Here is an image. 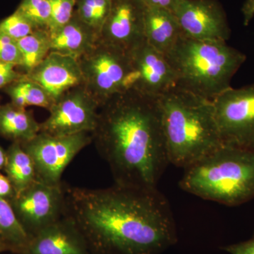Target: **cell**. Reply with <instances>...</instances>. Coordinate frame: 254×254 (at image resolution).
Listing matches in <instances>:
<instances>
[{
	"instance_id": "obj_1",
	"label": "cell",
	"mask_w": 254,
	"mask_h": 254,
	"mask_svg": "<svg viewBox=\"0 0 254 254\" xmlns=\"http://www.w3.org/2000/svg\"><path fill=\"white\" fill-rule=\"evenodd\" d=\"M66 213L91 254H160L177 242L168 200L158 189L114 185L66 187Z\"/></svg>"
},
{
	"instance_id": "obj_2",
	"label": "cell",
	"mask_w": 254,
	"mask_h": 254,
	"mask_svg": "<svg viewBox=\"0 0 254 254\" xmlns=\"http://www.w3.org/2000/svg\"><path fill=\"white\" fill-rule=\"evenodd\" d=\"M115 185L153 190L168 165L158 98L127 90L100 107L91 132Z\"/></svg>"
},
{
	"instance_id": "obj_3",
	"label": "cell",
	"mask_w": 254,
	"mask_h": 254,
	"mask_svg": "<svg viewBox=\"0 0 254 254\" xmlns=\"http://www.w3.org/2000/svg\"><path fill=\"white\" fill-rule=\"evenodd\" d=\"M158 100L169 163L185 170L222 144L212 100L178 87Z\"/></svg>"
},
{
	"instance_id": "obj_4",
	"label": "cell",
	"mask_w": 254,
	"mask_h": 254,
	"mask_svg": "<svg viewBox=\"0 0 254 254\" xmlns=\"http://www.w3.org/2000/svg\"><path fill=\"white\" fill-rule=\"evenodd\" d=\"M180 187L220 204L245 203L254 198V150L222 144L185 168Z\"/></svg>"
},
{
	"instance_id": "obj_5",
	"label": "cell",
	"mask_w": 254,
	"mask_h": 254,
	"mask_svg": "<svg viewBox=\"0 0 254 254\" xmlns=\"http://www.w3.org/2000/svg\"><path fill=\"white\" fill-rule=\"evenodd\" d=\"M165 57L176 74V87L210 100L231 88L247 59L226 42L199 41L183 33Z\"/></svg>"
},
{
	"instance_id": "obj_6",
	"label": "cell",
	"mask_w": 254,
	"mask_h": 254,
	"mask_svg": "<svg viewBox=\"0 0 254 254\" xmlns=\"http://www.w3.org/2000/svg\"><path fill=\"white\" fill-rule=\"evenodd\" d=\"M83 86L100 107L114 95L129 89L130 53L100 41L78 59Z\"/></svg>"
},
{
	"instance_id": "obj_7",
	"label": "cell",
	"mask_w": 254,
	"mask_h": 254,
	"mask_svg": "<svg viewBox=\"0 0 254 254\" xmlns=\"http://www.w3.org/2000/svg\"><path fill=\"white\" fill-rule=\"evenodd\" d=\"M212 103L222 144L254 150V84L231 87Z\"/></svg>"
},
{
	"instance_id": "obj_8",
	"label": "cell",
	"mask_w": 254,
	"mask_h": 254,
	"mask_svg": "<svg viewBox=\"0 0 254 254\" xmlns=\"http://www.w3.org/2000/svg\"><path fill=\"white\" fill-rule=\"evenodd\" d=\"M91 143L90 132L61 136L40 132L31 141L21 144L34 162L37 180L59 185L63 184L62 177L66 167Z\"/></svg>"
},
{
	"instance_id": "obj_9",
	"label": "cell",
	"mask_w": 254,
	"mask_h": 254,
	"mask_svg": "<svg viewBox=\"0 0 254 254\" xmlns=\"http://www.w3.org/2000/svg\"><path fill=\"white\" fill-rule=\"evenodd\" d=\"M9 201L31 238L66 215V187L37 180Z\"/></svg>"
},
{
	"instance_id": "obj_10",
	"label": "cell",
	"mask_w": 254,
	"mask_h": 254,
	"mask_svg": "<svg viewBox=\"0 0 254 254\" xmlns=\"http://www.w3.org/2000/svg\"><path fill=\"white\" fill-rule=\"evenodd\" d=\"M100 105L83 85L66 92L50 107L41 123V131L52 136H68L94 129Z\"/></svg>"
},
{
	"instance_id": "obj_11",
	"label": "cell",
	"mask_w": 254,
	"mask_h": 254,
	"mask_svg": "<svg viewBox=\"0 0 254 254\" xmlns=\"http://www.w3.org/2000/svg\"><path fill=\"white\" fill-rule=\"evenodd\" d=\"M173 13L189 38L222 42L230 38L226 13L218 0H180Z\"/></svg>"
},
{
	"instance_id": "obj_12",
	"label": "cell",
	"mask_w": 254,
	"mask_h": 254,
	"mask_svg": "<svg viewBox=\"0 0 254 254\" xmlns=\"http://www.w3.org/2000/svg\"><path fill=\"white\" fill-rule=\"evenodd\" d=\"M129 53L132 66L129 89L158 98L177 86L176 74L166 57L146 41Z\"/></svg>"
},
{
	"instance_id": "obj_13",
	"label": "cell",
	"mask_w": 254,
	"mask_h": 254,
	"mask_svg": "<svg viewBox=\"0 0 254 254\" xmlns=\"http://www.w3.org/2000/svg\"><path fill=\"white\" fill-rule=\"evenodd\" d=\"M145 5L142 0H113L100 40L130 53L145 41Z\"/></svg>"
},
{
	"instance_id": "obj_14",
	"label": "cell",
	"mask_w": 254,
	"mask_h": 254,
	"mask_svg": "<svg viewBox=\"0 0 254 254\" xmlns=\"http://www.w3.org/2000/svg\"><path fill=\"white\" fill-rule=\"evenodd\" d=\"M25 75L41 86L53 103L71 88L83 84L78 60L56 52H50L31 72Z\"/></svg>"
},
{
	"instance_id": "obj_15",
	"label": "cell",
	"mask_w": 254,
	"mask_h": 254,
	"mask_svg": "<svg viewBox=\"0 0 254 254\" xmlns=\"http://www.w3.org/2000/svg\"><path fill=\"white\" fill-rule=\"evenodd\" d=\"M21 254H91L86 239L66 215L32 237Z\"/></svg>"
},
{
	"instance_id": "obj_16",
	"label": "cell",
	"mask_w": 254,
	"mask_h": 254,
	"mask_svg": "<svg viewBox=\"0 0 254 254\" xmlns=\"http://www.w3.org/2000/svg\"><path fill=\"white\" fill-rule=\"evenodd\" d=\"M49 32L51 51L78 59L95 46L100 36L78 17L72 18L63 26Z\"/></svg>"
},
{
	"instance_id": "obj_17",
	"label": "cell",
	"mask_w": 254,
	"mask_h": 254,
	"mask_svg": "<svg viewBox=\"0 0 254 254\" xmlns=\"http://www.w3.org/2000/svg\"><path fill=\"white\" fill-rule=\"evenodd\" d=\"M182 35L181 28L173 11L160 8H145V38L150 46L166 55Z\"/></svg>"
},
{
	"instance_id": "obj_18",
	"label": "cell",
	"mask_w": 254,
	"mask_h": 254,
	"mask_svg": "<svg viewBox=\"0 0 254 254\" xmlns=\"http://www.w3.org/2000/svg\"><path fill=\"white\" fill-rule=\"evenodd\" d=\"M41 131L32 112L10 103L0 105V136L11 143L31 141Z\"/></svg>"
},
{
	"instance_id": "obj_19",
	"label": "cell",
	"mask_w": 254,
	"mask_h": 254,
	"mask_svg": "<svg viewBox=\"0 0 254 254\" xmlns=\"http://www.w3.org/2000/svg\"><path fill=\"white\" fill-rule=\"evenodd\" d=\"M6 151L5 175L17 195L37 181L36 167L33 159L18 142L11 143Z\"/></svg>"
},
{
	"instance_id": "obj_20",
	"label": "cell",
	"mask_w": 254,
	"mask_h": 254,
	"mask_svg": "<svg viewBox=\"0 0 254 254\" xmlns=\"http://www.w3.org/2000/svg\"><path fill=\"white\" fill-rule=\"evenodd\" d=\"M30 240L9 200L0 198V245L10 252L21 254Z\"/></svg>"
},
{
	"instance_id": "obj_21",
	"label": "cell",
	"mask_w": 254,
	"mask_h": 254,
	"mask_svg": "<svg viewBox=\"0 0 254 254\" xmlns=\"http://www.w3.org/2000/svg\"><path fill=\"white\" fill-rule=\"evenodd\" d=\"M3 89L11 99V103L21 108L37 106L49 110L53 104V100L42 86L26 75Z\"/></svg>"
},
{
	"instance_id": "obj_22",
	"label": "cell",
	"mask_w": 254,
	"mask_h": 254,
	"mask_svg": "<svg viewBox=\"0 0 254 254\" xmlns=\"http://www.w3.org/2000/svg\"><path fill=\"white\" fill-rule=\"evenodd\" d=\"M17 43L22 57V64L20 68L23 70V74L31 72L51 51L49 32L44 28L36 29Z\"/></svg>"
},
{
	"instance_id": "obj_23",
	"label": "cell",
	"mask_w": 254,
	"mask_h": 254,
	"mask_svg": "<svg viewBox=\"0 0 254 254\" xmlns=\"http://www.w3.org/2000/svg\"><path fill=\"white\" fill-rule=\"evenodd\" d=\"M113 0H76L75 11L83 22L100 35L111 10Z\"/></svg>"
},
{
	"instance_id": "obj_24",
	"label": "cell",
	"mask_w": 254,
	"mask_h": 254,
	"mask_svg": "<svg viewBox=\"0 0 254 254\" xmlns=\"http://www.w3.org/2000/svg\"><path fill=\"white\" fill-rule=\"evenodd\" d=\"M23 16L38 28L48 30L50 17V0H21L17 7Z\"/></svg>"
},
{
	"instance_id": "obj_25",
	"label": "cell",
	"mask_w": 254,
	"mask_h": 254,
	"mask_svg": "<svg viewBox=\"0 0 254 254\" xmlns=\"http://www.w3.org/2000/svg\"><path fill=\"white\" fill-rule=\"evenodd\" d=\"M36 29L38 28L34 23L17 10L0 21V31L16 41L29 36Z\"/></svg>"
},
{
	"instance_id": "obj_26",
	"label": "cell",
	"mask_w": 254,
	"mask_h": 254,
	"mask_svg": "<svg viewBox=\"0 0 254 254\" xmlns=\"http://www.w3.org/2000/svg\"><path fill=\"white\" fill-rule=\"evenodd\" d=\"M76 0H50V17L48 31L58 29L72 18Z\"/></svg>"
},
{
	"instance_id": "obj_27",
	"label": "cell",
	"mask_w": 254,
	"mask_h": 254,
	"mask_svg": "<svg viewBox=\"0 0 254 254\" xmlns=\"http://www.w3.org/2000/svg\"><path fill=\"white\" fill-rule=\"evenodd\" d=\"M0 61L12 64L17 67L22 64V57L17 41L0 31Z\"/></svg>"
},
{
	"instance_id": "obj_28",
	"label": "cell",
	"mask_w": 254,
	"mask_h": 254,
	"mask_svg": "<svg viewBox=\"0 0 254 254\" xmlns=\"http://www.w3.org/2000/svg\"><path fill=\"white\" fill-rule=\"evenodd\" d=\"M16 67L12 64L0 61V89H3L10 83L24 76L23 73L16 71Z\"/></svg>"
},
{
	"instance_id": "obj_29",
	"label": "cell",
	"mask_w": 254,
	"mask_h": 254,
	"mask_svg": "<svg viewBox=\"0 0 254 254\" xmlns=\"http://www.w3.org/2000/svg\"><path fill=\"white\" fill-rule=\"evenodd\" d=\"M230 254H254V235L250 240L222 247Z\"/></svg>"
},
{
	"instance_id": "obj_30",
	"label": "cell",
	"mask_w": 254,
	"mask_h": 254,
	"mask_svg": "<svg viewBox=\"0 0 254 254\" xmlns=\"http://www.w3.org/2000/svg\"><path fill=\"white\" fill-rule=\"evenodd\" d=\"M16 195L14 187L8 177L0 172V198L9 200Z\"/></svg>"
},
{
	"instance_id": "obj_31",
	"label": "cell",
	"mask_w": 254,
	"mask_h": 254,
	"mask_svg": "<svg viewBox=\"0 0 254 254\" xmlns=\"http://www.w3.org/2000/svg\"><path fill=\"white\" fill-rule=\"evenodd\" d=\"M146 7L160 8L174 11L180 0H142Z\"/></svg>"
},
{
	"instance_id": "obj_32",
	"label": "cell",
	"mask_w": 254,
	"mask_h": 254,
	"mask_svg": "<svg viewBox=\"0 0 254 254\" xmlns=\"http://www.w3.org/2000/svg\"><path fill=\"white\" fill-rule=\"evenodd\" d=\"M244 25L247 26L254 17V0H246L242 8Z\"/></svg>"
},
{
	"instance_id": "obj_33",
	"label": "cell",
	"mask_w": 254,
	"mask_h": 254,
	"mask_svg": "<svg viewBox=\"0 0 254 254\" xmlns=\"http://www.w3.org/2000/svg\"><path fill=\"white\" fill-rule=\"evenodd\" d=\"M6 160V151L0 145V172L4 170Z\"/></svg>"
},
{
	"instance_id": "obj_34",
	"label": "cell",
	"mask_w": 254,
	"mask_h": 254,
	"mask_svg": "<svg viewBox=\"0 0 254 254\" xmlns=\"http://www.w3.org/2000/svg\"><path fill=\"white\" fill-rule=\"evenodd\" d=\"M9 252V251H8L7 249H6L4 246L0 245V253H2V252Z\"/></svg>"
}]
</instances>
